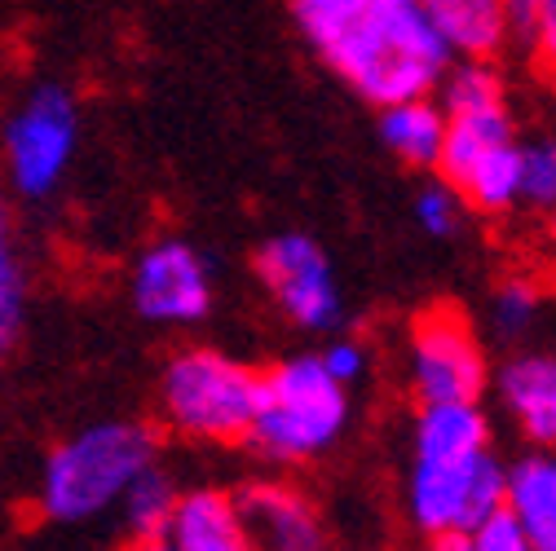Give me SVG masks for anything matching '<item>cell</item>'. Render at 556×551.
<instances>
[{
    "label": "cell",
    "instance_id": "8",
    "mask_svg": "<svg viewBox=\"0 0 556 551\" xmlns=\"http://www.w3.org/2000/svg\"><path fill=\"white\" fill-rule=\"evenodd\" d=\"M256 279L283 318L301 331L331 335L344 326V292L331 269V256L314 234L283 230L256 247Z\"/></svg>",
    "mask_w": 556,
    "mask_h": 551
},
{
    "label": "cell",
    "instance_id": "9",
    "mask_svg": "<svg viewBox=\"0 0 556 551\" xmlns=\"http://www.w3.org/2000/svg\"><path fill=\"white\" fill-rule=\"evenodd\" d=\"M128 300L137 318L155 326H194L213 313L217 283H213V260L186 239H160L151 243L132 265Z\"/></svg>",
    "mask_w": 556,
    "mask_h": 551
},
{
    "label": "cell",
    "instance_id": "5",
    "mask_svg": "<svg viewBox=\"0 0 556 551\" xmlns=\"http://www.w3.org/2000/svg\"><path fill=\"white\" fill-rule=\"evenodd\" d=\"M508 467L495 450L455 454V459H420L410 454L406 472V516L415 534L446 551H468V534L504 503Z\"/></svg>",
    "mask_w": 556,
    "mask_h": 551
},
{
    "label": "cell",
    "instance_id": "7",
    "mask_svg": "<svg viewBox=\"0 0 556 551\" xmlns=\"http://www.w3.org/2000/svg\"><path fill=\"white\" fill-rule=\"evenodd\" d=\"M406 375L415 401H481L491 388V358L472 322L455 305L415 313L406 335Z\"/></svg>",
    "mask_w": 556,
    "mask_h": 551
},
{
    "label": "cell",
    "instance_id": "18",
    "mask_svg": "<svg viewBox=\"0 0 556 551\" xmlns=\"http://www.w3.org/2000/svg\"><path fill=\"white\" fill-rule=\"evenodd\" d=\"M459 198L481 217H504L521 203V142H500L485 155H477L455 181Z\"/></svg>",
    "mask_w": 556,
    "mask_h": 551
},
{
    "label": "cell",
    "instance_id": "10",
    "mask_svg": "<svg viewBox=\"0 0 556 551\" xmlns=\"http://www.w3.org/2000/svg\"><path fill=\"white\" fill-rule=\"evenodd\" d=\"M239 508H243V525H248V547H265V551H318V547H327L323 512L296 486L261 480V486H248L239 495Z\"/></svg>",
    "mask_w": 556,
    "mask_h": 551
},
{
    "label": "cell",
    "instance_id": "17",
    "mask_svg": "<svg viewBox=\"0 0 556 551\" xmlns=\"http://www.w3.org/2000/svg\"><path fill=\"white\" fill-rule=\"evenodd\" d=\"M177 480L151 463L142 476L132 480L119 499V529H124V542L128 547H164L168 551V525H173V512H177Z\"/></svg>",
    "mask_w": 556,
    "mask_h": 551
},
{
    "label": "cell",
    "instance_id": "2",
    "mask_svg": "<svg viewBox=\"0 0 556 551\" xmlns=\"http://www.w3.org/2000/svg\"><path fill=\"white\" fill-rule=\"evenodd\" d=\"M160 459L147 424L106 420L66 437L40 472V512L53 525H93L119 508L124 490Z\"/></svg>",
    "mask_w": 556,
    "mask_h": 551
},
{
    "label": "cell",
    "instance_id": "23",
    "mask_svg": "<svg viewBox=\"0 0 556 551\" xmlns=\"http://www.w3.org/2000/svg\"><path fill=\"white\" fill-rule=\"evenodd\" d=\"M468 551H530V538L508 503H500L491 516H481V525L468 534Z\"/></svg>",
    "mask_w": 556,
    "mask_h": 551
},
{
    "label": "cell",
    "instance_id": "14",
    "mask_svg": "<svg viewBox=\"0 0 556 551\" xmlns=\"http://www.w3.org/2000/svg\"><path fill=\"white\" fill-rule=\"evenodd\" d=\"M380 142L406 168L433 172L442 159V142H446L442 102L433 93H425V98H402V102L380 106Z\"/></svg>",
    "mask_w": 556,
    "mask_h": 551
},
{
    "label": "cell",
    "instance_id": "26",
    "mask_svg": "<svg viewBox=\"0 0 556 551\" xmlns=\"http://www.w3.org/2000/svg\"><path fill=\"white\" fill-rule=\"evenodd\" d=\"M504 5H508V18H513V31L526 36V27H530V18H534V5H539V0H504Z\"/></svg>",
    "mask_w": 556,
    "mask_h": 551
},
{
    "label": "cell",
    "instance_id": "16",
    "mask_svg": "<svg viewBox=\"0 0 556 551\" xmlns=\"http://www.w3.org/2000/svg\"><path fill=\"white\" fill-rule=\"evenodd\" d=\"M504 503L517 512L530 551H556V450H530L508 467Z\"/></svg>",
    "mask_w": 556,
    "mask_h": 551
},
{
    "label": "cell",
    "instance_id": "19",
    "mask_svg": "<svg viewBox=\"0 0 556 551\" xmlns=\"http://www.w3.org/2000/svg\"><path fill=\"white\" fill-rule=\"evenodd\" d=\"M23 326H27V265H23L18 234H14L10 185L0 181V371L10 367L23 339Z\"/></svg>",
    "mask_w": 556,
    "mask_h": 551
},
{
    "label": "cell",
    "instance_id": "11",
    "mask_svg": "<svg viewBox=\"0 0 556 551\" xmlns=\"http://www.w3.org/2000/svg\"><path fill=\"white\" fill-rule=\"evenodd\" d=\"M495 393L530 446L556 450V354H513L495 375Z\"/></svg>",
    "mask_w": 556,
    "mask_h": 551
},
{
    "label": "cell",
    "instance_id": "15",
    "mask_svg": "<svg viewBox=\"0 0 556 551\" xmlns=\"http://www.w3.org/2000/svg\"><path fill=\"white\" fill-rule=\"evenodd\" d=\"M491 450V420L481 401H425L410 424V454L420 459H455Z\"/></svg>",
    "mask_w": 556,
    "mask_h": 551
},
{
    "label": "cell",
    "instance_id": "24",
    "mask_svg": "<svg viewBox=\"0 0 556 551\" xmlns=\"http://www.w3.org/2000/svg\"><path fill=\"white\" fill-rule=\"evenodd\" d=\"M526 44L539 62V72L556 85V0H539L534 5V18L526 27Z\"/></svg>",
    "mask_w": 556,
    "mask_h": 551
},
{
    "label": "cell",
    "instance_id": "20",
    "mask_svg": "<svg viewBox=\"0 0 556 551\" xmlns=\"http://www.w3.org/2000/svg\"><path fill=\"white\" fill-rule=\"evenodd\" d=\"M521 203L552 213L556 208V137L521 142Z\"/></svg>",
    "mask_w": 556,
    "mask_h": 551
},
{
    "label": "cell",
    "instance_id": "6",
    "mask_svg": "<svg viewBox=\"0 0 556 551\" xmlns=\"http://www.w3.org/2000/svg\"><path fill=\"white\" fill-rule=\"evenodd\" d=\"M80 151V106L66 85H36L0 128V181L18 198L45 203L62 190L66 168Z\"/></svg>",
    "mask_w": 556,
    "mask_h": 551
},
{
    "label": "cell",
    "instance_id": "12",
    "mask_svg": "<svg viewBox=\"0 0 556 551\" xmlns=\"http://www.w3.org/2000/svg\"><path fill=\"white\" fill-rule=\"evenodd\" d=\"M168 551H248L239 495L217 486L181 490L168 525Z\"/></svg>",
    "mask_w": 556,
    "mask_h": 551
},
{
    "label": "cell",
    "instance_id": "13",
    "mask_svg": "<svg viewBox=\"0 0 556 551\" xmlns=\"http://www.w3.org/2000/svg\"><path fill=\"white\" fill-rule=\"evenodd\" d=\"M455 57H495L517 31L504 0H420Z\"/></svg>",
    "mask_w": 556,
    "mask_h": 551
},
{
    "label": "cell",
    "instance_id": "25",
    "mask_svg": "<svg viewBox=\"0 0 556 551\" xmlns=\"http://www.w3.org/2000/svg\"><path fill=\"white\" fill-rule=\"evenodd\" d=\"M318 362L344 384V388H354L363 375H367V349L358 339H350V335H336V339H327L323 349H318Z\"/></svg>",
    "mask_w": 556,
    "mask_h": 551
},
{
    "label": "cell",
    "instance_id": "22",
    "mask_svg": "<svg viewBox=\"0 0 556 551\" xmlns=\"http://www.w3.org/2000/svg\"><path fill=\"white\" fill-rule=\"evenodd\" d=\"M410 208H415V221H420V230H425L429 239H455L459 226H464V208H468V203H464L459 190L442 177V181H425Z\"/></svg>",
    "mask_w": 556,
    "mask_h": 551
},
{
    "label": "cell",
    "instance_id": "1",
    "mask_svg": "<svg viewBox=\"0 0 556 551\" xmlns=\"http://www.w3.org/2000/svg\"><path fill=\"white\" fill-rule=\"evenodd\" d=\"M292 18L327 72L371 106L438 93L455 62L420 0H292Z\"/></svg>",
    "mask_w": 556,
    "mask_h": 551
},
{
    "label": "cell",
    "instance_id": "21",
    "mask_svg": "<svg viewBox=\"0 0 556 551\" xmlns=\"http://www.w3.org/2000/svg\"><path fill=\"white\" fill-rule=\"evenodd\" d=\"M539 287L530 279H508L495 296H491V322H495V335L500 339H521L530 335V326L539 322Z\"/></svg>",
    "mask_w": 556,
    "mask_h": 551
},
{
    "label": "cell",
    "instance_id": "4",
    "mask_svg": "<svg viewBox=\"0 0 556 551\" xmlns=\"http://www.w3.org/2000/svg\"><path fill=\"white\" fill-rule=\"evenodd\" d=\"M261 371L217 349H186L160 375L164 424L186 441L239 446L252 433Z\"/></svg>",
    "mask_w": 556,
    "mask_h": 551
},
{
    "label": "cell",
    "instance_id": "3",
    "mask_svg": "<svg viewBox=\"0 0 556 551\" xmlns=\"http://www.w3.org/2000/svg\"><path fill=\"white\" fill-rule=\"evenodd\" d=\"M350 410V388L318 362V354H301L261 371L248 441L274 463H309L344 437Z\"/></svg>",
    "mask_w": 556,
    "mask_h": 551
}]
</instances>
